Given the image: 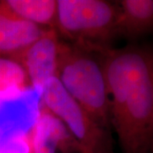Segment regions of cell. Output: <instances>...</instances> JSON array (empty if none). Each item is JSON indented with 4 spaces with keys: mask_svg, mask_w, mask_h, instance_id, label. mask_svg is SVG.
Segmentation results:
<instances>
[{
    "mask_svg": "<svg viewBox=\"0 0 153 153\" xmlns=\"http://www.w3.org/2000/svg\"><path fill=\"white\" fill-rule=\"evenodd\" d=\"M60 43L57 31L47 28L33 44L10 58L22 66L31 85L42 89L57 76Z\"/></svg>",
    "mask_w": 153,
    "mask_h": 153,
    "instance_id": "5",
    "label": "cell"
},
{
    "mask_svg": "<svg viewBox=\"0 0 153 153\" xmlns=\"http://www.w3.org/2000/svg\"><path fill=\"white\" fill-rule=\"evenodd\" d=\"M76 44L60 43L56 77L98 124L111 132L110 102L100 55ZM97 54V53H96Z\"/></svg>",
    "mask_w": 153,
    "mask_h": 153,
    "instance_id": "2",
    "label": "cell"
},
{
    "mask_svg": "<svg viewBox=\"0 0 153 153\" xmlns=\"http://www.w3.org/2000/svg\"><path fill=\"white\" fill-rule=\"evenodd\" d=\"M47 28L0 13V55L12 56L37 40Z\"/></svg>",
    "mask_w": 153,
    "mask_h": 153,
    "instance_id": "8",
    "label": "cell"
},
{
    "mask_svg": "<svg viewBox=\"0 0 153 153\" xmlns=\"http://www.w3.org/2000/svg\"><path fill=\"white\" fill-rule=\"evenodd\" d=\"M118 6V35L134 40L153 32V0H122Z\"/></svg>",
    "mask_w": 153,
    "mask_h": 153,
    "instance_id": "7",
    "label": "cell"
},
{
    "mask_svg": "<svg viewBox=\"0 0 153 153\" xmlns=\"http://www.w3.org/2000/svg\"><path fill=\"white\" fill-rule=\"evenodd\" d=\"M41 91L43 105L66 127L78 146V153H114L111 132L98 124L57 77L45 82Z\"/></svg>",
    "mask_w": 153,
    "mask_h": 153,
    "instance_id": "4",
    "label": "cell"
},
{
    "mask_svg": "<svg viewBox=\"0 0 153 153\" xmlns=\"http://www.w3.org/2000/svg\"><path fill=\"white\" fill-rule=\"evenodd\" d=\"M30 84L22 67L10 58H0V95L22 91Z\"/></svg>",
    "mask_w": 153,
    "mask_h": 153,
    "instance_id": "10",
    "label": "cell"
},
{
    "mask_svg": "<svg viewBox=\"0 0 153 153\" xmlns=\"http://www.w3.org/2000/svg\"><path fill=\"white\" fill-rule=\"evenodd\" d=\"M0 13L41 27L56 30L57 0L0 1Z\"/></svg>",
    "mask_w": 153,
    "mask_h": 153,
    "instance_id": "9",
    "label": "cell"
},
{
    "mask_svg": "<svg viewBox=\"0 0 153 153\" xmlns=\"http://www.w3.org/2000/svg\"><path fill=\"white\" fill-rule=\"evenodd\" d=\"M118 6L105 0H57L56 31L73 44L100 54L118 35Z\"/></svg>",
    "mask_w": 153,
    "mask_h": 153,
    "instance_id": "3",
    "label": "cell"
},
{
    "mask_svg": "<svg viewBox=\"0 0 153 153\" xmlns=\"http://www.w3.org/2000/svg\"><path fill=\"white\" fill-rule=\"evenodd\" d=\"M30 140L29 153H66L69 146L78 150L66 127L44 105L32 129Z\"/></svg>",
    "mask_w": 153,
    "mask_h": 153,
    "instance_id": "6",
    "label": "cell"
},
{
    "mask_svg": "<svg viewBox=\"0 0 153 153\" xmlns=\"http://www.w3.org/2000/svg\"><path fill=\"white\" fill-rule=\"evenodd\" d=\"M100 55L122 152L153 153V49L130 44Z\"/></svg>",
    "mask_w": 153,
    "mask_h": 153,
    "instance_id": "1",
    "label": "cell"
}]
</instances>
